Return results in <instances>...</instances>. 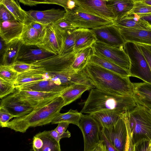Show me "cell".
<instances>
[{
  "instance_id": "ab89813d",
  "label": "cell",
  "mask_w": 151,
  "mask_h": 151,
  "mask_svg": "<svg viewBox=\"0 0 151 151\" xmlns=\"http://www.w3.org/2000/svg\"><path fill=\"white\" fill-rule=\"evenodd\" d=\"M52 24L61 33L77 29L65 17L53 23Z\"/></svg>"
},
{
  "instance_id": "277c9868",
  "label": "cell",
  "mask_w": 151,
  "mask_h": 151,
  "mask_svg": "<svg viewBox=\"0 0 151 151\" xmlns=\"http://www.w3.org/2000/svg\"><path fill=\"white\" fill-rule=\"evenodd\" d=\"M121 118L130 129L134 144L143 139L151 141V114L147 108L137 104L122 113Z\"/></svg>"
},
{
  "instance_id": "f1b7e54d",
  "label": "cell",
  "mask_w": 151,
  "mask_h": 151,
  "mask_svg": "<svg viewBox=\"0 0 151 151\" xmlns=\"http://www.w3.org/2000/svg\"><path fill=\"white\" fill-rule=\"evenodd\" d=\"M88 63L98 65L121 76H129V71L127 70L114 63L94 54L90 57Z\"/></svg>"
},
{
  "instance_id": "db71d44e",
  "label": "cell",
  "mask_w": 151,
  "mask_h": 151,
  "mask_svg": "<svg viewBox=\"0 0 151 151\" xmlns=\"http://www.w3.org/2000/svg\"><path fill=\"white\" fill-rule=\"evenodd\" d=\"M144 3L151 6V0H140Z\"/></svg>"
},
{
  "instance_id": "e0dca14e",
  "label": "cell",
  "mask_w": 151,
  "mask_h": 151,
  "mask_svg": "<svg viewBox=\"0 0 151 151\" xmlns=\"http://www.w3.org/2000/svg\"><path fill=\"white\" fill-rule=\"evenodd\" d=\"M115 25L125 42L151 45V30L128 28Z\"/></svg>"
},
{
  "instance_id": "f907efd6",
  "label": "cell",
  "mask_w": 151,
  "mask_h": 151,
  "mask_svg": "<svg viewBox=\"0 0 151 151\" xmlns=\"http://www.w3.org/2000/svg\"><path fill=\"white\" fill-rule=\"evenodd\" d=\"M49 133L50 136L55 140L60 142V140L62 139L60 135L58 132L55 129L49 131Z\"/></svg>"
},
{
  "instance_id": "2e32d148",
  "label": "cell",
  "mask_w": 151,
  "mask_h": 151,
  "mask_svg": "<svg viewBox=\"0 0 151 151\" xmlns=\"http://www.w3.org/2000/svg\"><path fill=\"white\" fill-rule=\"evenodd\" d=\"M61 94L55 92L17 90L13 94L19 99L28 102L35 108L43 103L60 96Z\"/></svg>"
},
{
  "instance_id": "7c38bea8",
  "label": "cell",
  "mask_w": 151,
  "mask_h": 151,
  "mask_svg": "<svg viewBox=\"0 0 151 151\" xmlns=\"http://www.w3.org/2000/svg\"><path fill=\"white\" fill-rule=\"evenodd\" d=\"M61 33L52 24L46 26L45 34L38 47L55 55L59 54L62 45Z\"/></svg>"
},
{
  "instance_id": "4dcf8cb0",
  "label": "cell",
  "mask_w": 151,
  "mask_h": 151,
  "mask_svg": "<svg viewBox=\"0 0 151 151\" xmlns=\"http://www.w3.org/2000/svg\"><path fill=\"white\" fill-rule=\"evenodd\" d=\"M0 4L6 7L16 20L24 24L27 22L26 11L21 8L17 1L0 0Z\"/></svg>"
},
{
  "instance_id": "484cf974",
  "label": "cell",
  "mask_w": 151,
  "mask_h": 151,
  "mask_svg": "<svg viewBox=\"0 0 151 151\" xmlns=\"http://www.w3.org/2000/svg\"><path fill=\"white\" fill-rule=\"evenodd\" d=\"M23 45L20 39L15 40L7 44L2 55V64L8 66L12 65L17 61Z\"/></svg>"
},
{
  "instance_id": "11a10c76",
  "label": "cell",
  "mask_w": 151,
  "mask_h": 151,
  "mask_svg": "<svg viewBox=\"0 0 151 151\" xmlns=\"http://www.w3.org/2000/svg\"><path fill=\"white\" fill-rule=\"evenodd\" d=\"M148 151H151V141L150 142V143Z\"/></svg>"
},
{
  "instance_id": "ba28073f",
  "label": "cell",
  "mask_w": 151,
  "mask_h": 151,
  "mask_svg": "<svg viewBox=\"0 0 151 151\" xmlns=\"http://www.w3.org/2000/svg\"><path fill=\"white\" fill-rule=\"evenodd\" d=\"M75 53L58 54L32 63L35 65L34 70L46 73H56L71 69Z\"/></svg>"
},
{
  "instance_id": "b9f144b4",
  "label": "cell",
  "mask_w": 151,
  "mask_h": 151,
  "mask_svg": "<svg viewBox=\"0 0 151 151\" xmlns=\"http://www.w3.org/2000/svg\"><path fill=\"white\" fill-rule=\"evenodd\" d=\"M15 116L12 114L6 109L0 107V126L2 127H5L6 124L9 120Z\"/></svg>"
},
{
  "instance_id": "74e56055",
  "label": "cell",
  "mask_w": 151,
  "mask_h": 151,
  "mask_svg": "<svg viewBox=\"0 0 151 151\" xmlns=\"http://www.w3.org/2000/svg\"><path fill=\"white\" fill-rule=\"evenodd\" d=\"M137 14L139 15L151 14V6L145 4L140 0H134V6L127 14Z\"/></svg>"
},
{
  "instance_id": "4316f807",
  "label": "cell",
  "mask_w": 151,
  "mask_h": 151,
  "mask_svg": "<svg viewBox=\"0 0 151 151\" xmlns=\"http://www.w3.org/2000/svg\"><path fill=\"white\" fill-rule=\"evenodd\" d=\"M91 89L88 86L79 83L74 84L67 88L60 95L64 101V106L80 98L85 91Z\"/></svg>"
},
{
  "instance_id": "44dd1931",
  "label": "cell",
  "mask_w": 151,
  "mask_h": 151,
  "mask_svg": "<svg viewBox=\"0 0 151 151\" xmlns=\"http://www.w3.org/2000/svg\"><path fill=\"white\" fill-rule=\"evenodd\" d=\"M66 88L58 85L51 80L48 79L43 80L25 84L18 87L16 89L20 91L61 93Z\"/></svg>"
},
{
  "instance_id": "8992f818",
  "label": "cell",
  "mask_w": 151,
  "mask_h": 151,
  "mask_svg": "<svg viewBox=\"0 0 151 151\" xmlns=\"http://www.w3.org/2000/svg\"><path fill=\"white\" fill-rule=\"evenodd\" d=\"M78 127L83 136L84 151L90 150L101 142V128L90 114H82Z\"/></svg>"
},
{
  "instance_id": "f6af8a7d",
  "label": "cell",
  "mask_w": 151,
  "mask_h": 151,
  "mask_svg": "<svg viewBox=\"0 0 151 151\" xmlns=\"http://www.w3.org/2000/svg\"><path fill=\"white\" fill-rule=\"evenodd\" d=\"M15 19L9 10L2 4H0V22Z\"/></svg>"
},
{
  "instance_id": "5b68a950",
  "label": "cell",
  "mask_w": 151,
  "mask_h": 151,
  "mask_svg": "<svg viewBox=\"0 0 151 151\" xmlns=\"http://www.w3.org/2000/svg\"><path fill=\"white\" fill-rule=\"evenodd\" d=\"M124 48L130 60L129 76L151 83V71L138 45L133 42H125Z\"/></svg>"
},
{
  "instance_id": "e575fe53",
  "label": "cell",
  "mask_w": 151,
  "mask_h": 151,
  "mask_svg": "<svg viewBox=\"0 0 151 151\" xmlns=\"http://www.w3.org/2000/svg\"><path fill=\"white\" fill-rule=\"evenodd\" d=\"M76 29L68 30L61 33L63 40L62 45L59 54L62 55L74 52Z\"/></svg>"
},
{
  "instance_id": "c3c4849f",
  "label": "cell",
  "mask_w": 151,
  "mask_h": 151,
  "mask_svg": "<svg viewBox=\"0 0 151 151\" xmlns=\"http://www.w3.org/2000/svg\"><path fill=\"white\" fill-rule=\"evenodd\" d=\"M101 138L104 145L105 151H118L108 140L101 129Z\"/></svg>"
},
{
  "instance_id": "ee69618b",
  "label": "cell",
  "mask_w": 151,
  "mask_h": 151,
  "mask_svg": "<svg viewBox=\"0 0 151 151\" xmlns=\"http://www.w3.org/2000/svg\"><path fill=\"white\" fill-rule=\"evenodd\" d=\"M69 124L66 122H60L58 124L57 127L55 129L60 135L62 138H69L70 137V133L68 130L66 131Z\"/></svg>"
},
{
  "instance_id": "bcb514c9",
  "label": "cell",
  "mask_w": 151,
  "mask_h": 151,
  "mask_svg": "<svg viewBox=\"0 0 151 151\" xmlns=\"http://www.w3.org/2000/svg\"><path fill=\"white\" fill-rule=\"evenodd\" d=\"M125 126L127 131V137L124 151H134V144L133 142L132 133L129 127L126 125Z\"/></svg>"
},
{
  "instance_id": "836d02e7",
  "label": "cell",
  "mask_w": 151,
  "mask_h": 151,
  "mask_svg": "<svg viewBox=\"0 0 151 151\" xmlns=\"http://www.w3.org/2000/svg\"><path fill=\"white\" fill-rule=\"evenodd\" d=\"M47 79L46 76L34 70L19 74L15 85L16 88L23 85L31 82Z\"/></svg>"
},
{
  "instance_id": "f546056e",
  "label": "cell",
  "mask_w": 151,
  "mask_h": 151,
  "mask_svg": "<svg viewBox=\"0 0 151 151\" xmlns=\"http://www.w3.org/2000/svg\"><path fill=\"white\" fill-rule=\"evenodd\" d=\"M93 54L91 46L76 52L75 58L71 65L72 69L76 71L83 69L88 63L90 57Z\"/></svg>"
},
{
  "instance_id": "d6986e66",
  "label": "cell",
  "mask_w": 151,
  "mask_h": 151,
  "mask_svg": "<svg viewBox=\"0 0 151 151\" xmlns=\"http://www.w3.org/2000/svg\"><path fill=\"white\" fill-rule=\"evenodd\" d=\"M33 151H61L60 142L50 134L49 131H44L35 135L33 139Z\"/></svg>"
},
{
  "instance_id": "d4e9b609",
  "label": "cell",
  "mask_w": 151,
  "mask_h": 151,
  "mask_svg": "<svg viewBox=\"0 0 151 151\" xmlns=\"http://www.w3.org/2000/svg\"><path fill=\"white\" fill-rule=\"evenodd\" d=\"M134 4V0H107L106 2L107 6L114 15L115 20L127 15L132 9Z\"/></svg>"
},
{
  "instance_id": "60d3db41",
  "label": "cell",
  "mask_w": 151,
  "mask_h": 151,
  "mask_svg": "<svg viewBox=\"0 0 151 151\" xmlns=\"http://www.w3.org/2000/svg\"><path fill=\"white\" fill-rule=\"evenodd\" d=\"M11 66L19 74L33 70L35 68L33 64L26 63L17 60Z\"/></svg>"
},
{
  "instance_id": "4fadbf2b",
  "label": "cell",
  "mask_w": 151,
  "mask_h": 151,
  "mask_svg": "<svg viewBox=\"0 0 151 151\" xmlns=\"http://www.w3.org/2000/svg\"><path fill=\"white\" fill-rule=\"evenodd\" d=\"M101 129L108 140L118 151H124L127 131L122 118L115 126L109 128H102Z\"/></svg>"
},
{
  "instance_id": "83f0119b",
  "label": "cell",
  "mask_w": 151,
  "mask_h": 151,
  "mask_svg": "<svg viewBox=\"0 0 151 151\" xmlns=\"http://www.w3.org/2000/svg\"><path fill=\"white\" fill-rule=\"evenodd\" d=\"M43 38L41 34L33 28L29 22L24 24L20 39L24 45L37 46L41 43Z\"/></svg>"
},
{
  "instance_id": "52a82bcc",
  "label": "cell",
  "mask_w": 151,
  "mask_h": 151,
  "mask_svg": "<svg viewBox=\"0 0 151 151\" xmlns=\"http://www.w3.org/2000/svg\"><path fill=\"white\" fill-rule=\"evenodd\" d=\"M94 54L104 58L129 71L130 62L124 48L111 47L96 41L91 45Z\"/></svg>"
},
{
  "instance_id": "9a60e30c",
  "label": "cell",
  "mask_w": 151,
  "mask_h": 151,
  "mask_svg": "<svg viewBox=\"0 0 151 151\" xmlns=\"http://www.w3.org/2000/svg\"><path fill=\"white\" fill-rule=\"evenodd\" d=\"M0 107L5 108L15 118L25 116L31 112L35 108L28 102L19 99L13 94L1 101Z\"/></svg>"
},
{
  "instance_id": "8fae6325",
  "label": "cell",
  "mask_w": 151,
  "mask_h": 151,
  "mask_svg": "<svg viewBox=\"0 0 151 151\" xmlns=\"http://www.w3.org/2000/svg\"><path fill=\"white\" fill-rule=\"evenodd\" d=\"M78 6L76 9L111 21L115 20L113 14L108 7L107 0H76Z\"/></svg>"
},
{
  "instance_id": "f5cc1de1",
  "label": "cell",
  "mask_w": 151,
  "mask_h": 151,
  "mask_svg": "<svg viewBox=\"0 0 151 151\" xmlns=\"http://www.w3.org/2000/svg\"><path fill=\"white\" fill-rule=\"evenodd\" d=\"M0 54H3L7 44L6 43L5 41L1 37L0 39Z\"/></svg>"
},
{
  "instance_id": "ac0fdd59",
  "label": "cell",
  "mask_w": 151,
  "mask_h": 151,
  "mask_svg": "<svg viewBox=\"0 0 151 151\" xmlns=\"http://www.w3.org/2000/svg\"><path fill=\"white\" fill-rule=\"evenodd\" d=\"M24 48L22 46L17 61L32 64L50 58L55 55L37 46H27Z\"/></svg>"
},
{
  "instance_id": "cb8c5ba5",
  "label": "cell",
  "mask_w": 151,
  "mask_h": 151,
  "mask_svg": "<svg viewBox=\"0 0 151 151\" xmlns=\"http://www.w3.org/2000/svg\"><path fill=\"white\" fill-rule=\"evenodd\" d=\"M122 114L114 111L105 110L89 114L96 121L101 128H107L115 125L121 118Z\"/></svg>"
},
{
  "instance_id": "6da1fadb",
  "label": "cell",
  "mask_w": 151,
  "mask_h": 151,
  "mask_svg": "<svg viewBox=\"0 0 151 151\" xmlns=\"http://www.w3.org/2000/svg\"><path fill=\"white\" fill-rule=\"evenodd\" d=\"M83 70L95 88L114 94L133 96L134 86L129 76H121L91 63H88Z\"/></svg>"
},
{
  "instance_id": "816d5d0a",
  "label": "cell",
  "mask_w": 151,
  "mask_h": 151,
  "mask_svg": "<svg viewBox=\"0 0 151 151\" xmlns=\"http://www.w3.org/2000/svg\"><path fill=\"white\" fill-rule=\"evenodd\" d=\"M89 151H105V147L102 141L101 140L99 144Z\"/></svg>"
},
{
  "instance_id": "1f68e13d",
  "label": "cell",
  "mask_w": 151,
  "mask_h": 151,
  "mask_svg": "<svg viewBox=\"0 0 151 151\" xmlns=\"http://www.w3.org/2000/svg\"><path fill=\"white\" fill-rule=\"evenodd\" d=\"M114 24L128 28L151 30V24L147 21L141 19L139 21H136L130 14H127L122 18L115 20Z\"/></svg>"
},
{
  "instance_id": "ffe728a7",
  "label": "cell",
  "mask_w": 151,
  "mask_h": 151,
  "mask_svg": "<svg viewBox=\"0 0 151 151\" xmlns=\"http://www.w3.org/2000/svg\"><path fill=\"white\" fill-rule=\"evenodd\" d=\"M24 24L16 19L0 22V36L6 44L20 39Z\"/></svg>"
},
{
  "instance_id": "7a4b0ae2",
  "label": "cell",
  "mask_w": 151,
  "mask_h": 151,
  "mask_svg": "<svg viewBox=\"0 0 151 151\" xmlns=\"http://www.w3.org/2000/svg\"><path fill=\"white\" fill-rule=\"evenodd\" d=\"M64 106L63 99L60 96H58L40 104L29 114L9 121L5 127L16 132L24 133L30 127L51 123Z\"/></svg>"
},
{
  "instance_id": "7dc6e473",
  "label": "cell",
  "mask_w": 151,
  "mask_h": 151,
  "mask_svg": "<svg viewBox=\"0 0 151 151\" xmlns=\"http://www.w3.org/2000/svg\"><path fill=\"white\" fill-rule=\"evenodd\" d=\"M150 142L145 139L138 141L134 144V151H148Z\"/></svg>"
},
{
  "instance_id": "3957f363",
  "label": "cell",
  "mask_w": 151,
  "mask_h": 151,
  "mask_svg": "<svg viewBox=\"0 0 151 151\" xmlns=\"http://www.w3.org/2000/svg\"><path fill=\"white\" fill-rule=\"evenodd\" d=\"M137 105L132 96L114 94L94 88L91 89L80 112L90 114L107 110L122 114Z\"/></svg>"
},
{
  "instance_id": "30bf717a",
  "label": "cell",
  "mask_w": 151,
  "mask_h": 151,
  "mask_svg": "<svg viewBox=\"0 0 151 151\" xmlns=\"http://www.w3.org/2000/svg\"><path fill=\"white\" fill-rule=\"evenodd\" d=\"M96 39V41L109 46L124 48L125 42L118 29L114 24L91 29Z\"/></svg>"
},
{
  "instance_id": "8d00e7d4",
  "label": "cell",
  "mask_w": 151,
  "mask_h": 151,
  "mask_svg": "<svg viewBox=\"0 0 151 151\" xmlns=\"http://www.w3.org/2000/svg\"><path fill=\"white\" fill-rule=\"evenodd\" d=\"M41 3L60 5L64 8L66 12L74 11L78 7L76 0H41Z\"/></svg>"
},
{
  "instance_id": "d590c367",
  "label": "cell",
  "mask_w": 151,
  "mask_h": 151,
  "mask_svg": "<svg viewBox=\"0 0 151 151\" xmlns=\"http://www.w3.org/2000/svg\"><path fill=\"white\" fill-rule=\"evenodd\" d=\"M19 74L11 66L0 65V78L5 81L15 84Z\"/></svg>"
},
{
  "instance_id": "d6a6232c",
  "label": "cell",
  "mask_w": 151,
  "mask_h": 151,
  "mask_svg": "<svg viewBox=\"0 0 151 151\" xmlns=\"http://www.w3.org/2000/svg\"><path fill=\"white\" fill-rule=\"evenodd\" d=\"M82 114L77 110L70 109L64 113H59L52 119V124H58L62 122H66L76 125L78 127Z\"/></svg>"
},
{
  "instance_id": "681fc988",
  "label": "cell",
  "mask_w": 151,
  "mask_h": 151,
  "mask_svg": "<svg viewBox=\"0 0 151 151\" xmlns=\"http://www.w3.org/2000/svg\"><path fill=\"white\" fill-rule=\"evenodd\" d=\"M29 22L31 26L40 33L43 37L45 33L46 26L36 22Z\"/></svg>"
},
{
  "instance_id": "7402d4cb",
  "label": "cell",
  "mask_w": 151,
  "mask_h": 151,
  "mask_svg": "<svg viewBox=\"0 0 151 151\" xmlns=\"http://www.w3.org/2000/svg\"><path fill=\"white\" fill-rule=\"evenodd\" d=\"M133 83V97L137 104L151 109V83L145 82Z\"/></svg>"
},
{
  "instance_id": "5bb4252c",
  "label": "cell",
  "mask_w": 151,
  "mask_h": 151,
  "mask_svg": "<svg viewBox=\"0 0 151 151\" xmlns=\"http://www.w3.org/2000/svg\"><path fill=\"white\" fill-rule=\"evenodd\" d=\"M26 13L27 22H35L46 26L63 17L66 11L60 9H52L44 11L31 10L26 11Z\"/></svg>"
},
{
  "instance_id": "603a6c76",
  "label": "cell",
  "mask_w": 151,
  "mask_h": 151,
  "mask_svg": "<svg viewBox=\"0 0 151 151\" xmlns=\"http://www.w3.org/2000/svg\"><path fill=\"white\" fill-rule=\"evenodd\" d=\"M96 40V37L91 29H76L75 30L74 52L91 46Z\"/></svg>"
},
{
  "instance_id": "9c48e42d",
  "label": "cell",
  "mask_w": 151,
  "mask_h": 151,
  "mask_svg": "<svg viewBox=\"0 0 151 151\" xmlns=\"http://www.w3.org/2000/svg\"><path fill=\"white\" fill-rule=\"evenodd\" d=\"M64 17L77 29H91L114 24L111 21L77 9L66 12Z\"/></svg>"
},
{
  "instance_id": "7bdbcfd3",
  "label": "cell",
  "mask_w": 151,
  "mask_h": 151,
  "mask_svg": "<svg viewBox=\"0 0 151 151\" xmlns=\"http://www.w3.org/2000/svg\"><path fill=\"white\" fill-rule=\"evenodd\" d=\"M147 60L151 71V45L137 43Z\"/></svg>"
},
{
  "instance_id": "9f6ffc18",
  "label": "cell",
  "mask_w": 151,
  "mask_h": 151,
  "mask_svg": "<svg viewBox=\"0 0 151 151\" xmlns=\"http://www.w3.org/2000/svg\"><path fill=\"white\" fill-rule=\"evenodd\" d=\"M149 112L151 114V109H147Z\"/></svg>"
},
{
  "instance_id": "f35d334b",
  "label": "cell",
  "mask_w": 151,
  "mask_h": 151,
  "mask_svg": "<svg viewBox=\"0 0 151 151\" xmlns=\"http://www.w3.org/2000/svg\"><path fill=\"white\" fill-rule=\"evenodd\" d=\"M16 89L14 83L6 81L0 78V98L2 99L13 93Z\"/></svg>"
}]
</instances>
